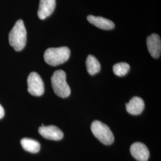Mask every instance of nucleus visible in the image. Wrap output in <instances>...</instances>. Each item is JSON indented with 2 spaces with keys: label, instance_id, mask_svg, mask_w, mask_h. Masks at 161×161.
<instances>
[{
  "label": "nucleus",
  "instance_id": "nucleus-14",
  "mask_svg": "<svg viewBox=\"0 0 161 161\" xmlns=\"http://www.w3.org/2000/svg\"><path fill=\"white\" fill-rule=\"evenodd\" d=\"M130 69V66L127 63L121 62L115 64L113 66V71L115 75L118 76H123L127 75Z\"/></svg>",
  "mask_w": 161,
  "mask_h": 161
},
{
  "label": "nucleus",
  "instance_id": "nucleus-6",
  "mask_svg": "<svg viewBox=\"0 0 161 161\" xmlns=\"http://www.w3.org/2000/svg\"><path fill=\"white\" fill-rule=\"evenodd\" d=\"M38 131L44 138L48 140L57 141L64 137V132L59 128L54 125L42 126L39 128Z\"/></svg>",
  "mask_w": 161,
  "mask_h": 161
},
{
  "label": "nucleus",
  "instance_id": "nucleus-1",
  "mask_svg": "<svg viewBox=\"0 0 161 161\" xmlns=\"http://www.w3.org/2000/svg\"><path fill=\"white\" fill-rule=\"evenodd\" d=\"M9 43L13 48L20 52L22 50L26 43V30L22 20H18L10 32Z\"/></svg>",
  "mask_w": 161,
  "mask_h": 161
},
{
  "label": "nucleus",
  "instance_id": "nucleus-3",
  "mask_svg": "<svg viewBox=\"0 0 161 161\" xmlns=\"http://www.w3.org/2000/svg\"><path fill=\"white\" fill-rule=\"evenodd\" d=\"M51 80L53 89L58 97H68L70 94V88L66 82V74L64 70H58L55 71Z\"/></svg>",
  "mask_w": 161,
  "mask_h": 161
},
{
  "label": "nucleus",
  "instance_id": "nucleus-7",
  "mask_svg": "<svg viewBox=\"0 0 161 161\" xmlns=\"http://www.w3.org/2000/svg\"><path fill=\"white\" fill-rule=\"evenodd\" d=\"M147 46L152 57L159 58L161 56V41L158 35L153 34L147 38Z\"/></svg>",
  "mask_w": 161,
  "mask_h": 161
},
{
  "label": "nucleus",
  "instance_id": "nucleus-5",
  "mask_svg": "<svg viewBox=\"0 0 161 161\" xmlns=\"http://www.w3.org/2000/svg\"><path fill=\"white\" fill-rule=\"evenodd\" d=\"M28 92L34 96H41L44 92V84L40 75L35 72H31L28 78Z\"/></svg>",
  "mask_w": 161,
  "mask_h": 161
},
{
  "label": "nucleus",
  "instance_id": "nucleus-11",
  "mask_svg": "<svg viewBox=\"0 0 161 161\" xmlns=\"http://www.w3.org/2000/svg\"><path fill=\"white\" fill-rule=\"evenodd\" d=\"M144 108V103L142 98L134 97L128 103L126 104L127 112L133 115L140 114Z\"/></svg>",
  "mask_w": 161,
  "mask_h": 161
},
{
  "label": "nucleus",
  "instance_id": "nucleus-8",
  "mask_svg": "<svg viewBox=\"0 0 161 161\" xmlns=\"http://www.w3.org/2000/svg\"><path fill=\"white\" fill-rule=\"evenodd\" d=\"M130 152L132 156L138 161H147L150 156L149 150L145 144L137 142L131 145Z\"/></svg>",
  "mask_w": 161,
  "mask_h": 161
},
{
  "label": "nucleus",
  "instance_id": "nucleus-2",
  "mask_svg": "<svg viewBox=\"0 0 161 161\" xmlns=\"http://www.w3.org/2000/svg\"><path fill=\"white\" fill-rule=\"evenodd\" d=\"M70 50L67 47L50 48L44 53V58L47 64L56 66L66 62L70 57Z\"/></svg>",
  "mask_w": 161,
  "mask_h": 161
},
{
  "label": "nucleus",
  "instance_id": "nucleus-4",
  "mask_svg": "<svg viewBox=\"0 0 161 161\" xmlns=\"http://www.w3.org/2000/svg\"><path fill=\"white\" fill-rule=\"evenodd\" d=\"M92 131L94 136L103 144L110 145L114 142V136L109 127L99 121H94L92 124Z\"/></svg>",
  "mask_w": 161,
  "mask_h": 161
},
{
  "label": "nucleus",
  "instance_id": "nucleus-12",
  "mask_svg": "<svg viewBox=\"0 0 161 161\" xmlns=\"http://www.w3.org/2000/svg\"><path fill=\"white\" fill-rule=\"evenodd\" d=\"M20 143L24 150L32 153H38L40 150V143L38 141L32 138H22L21 140Z\"/></svg>",
  "mask_w": 161,
  "mask_h": 161
},
{
  "label": "nucleus",
  "instance_id": "nucleus-13",
  "mask_svg": "<svg viewBox=\"0 0 161 161\" xmlns=\"http://www.w3.org/2000/svg\"><path fill=\"white\" fill-rule=\"evenodd\" d=\"M87 71L90 75H94L100 72L101 66L97 59L92 55H89L86 60Z\"/></svg>",
  "mask_w": 161,
  "mask_h": 161
},
{
  "label": "nucleus",
  "instance_id": "nucleus-9",
  "mask_svg": "<svg viewBox=\"0 0 161 161\" xmlns=\"http://www.w3.org/2000/svg\"><path fill=\"white\" fill-rule=\"evenodd\" d=\"M56 0H40L38 11V17L44 20L50 16L56 7Z\"/></svg>",
  "mask_w": 161,
  "mask_h": 161
},
{
  "label": "nucleus",
  "instance_id": "nucleus-10",
  "mask_svg": "<svg viewBox=\"0 0 161 161\" xmlns=\"http://www.w3.org/2000/svg\"><path fill=\"white\" fill-rule=\"evenodd\" d=\"M88 21L100 29L111 30L115 28L114 23L108 19L100 16L89 15L87 17Z\"/></svg>",
  "mask_w": 161,
  "mask_h": 161
},
{
  "label": "nucleus",
  "instance_id": "nucleus-15",
  "mask_svg": "<svg viewBox=\"0 0 161 161\" xmlns=\"http://www.w3.org/2000/svg\"><path fill=\"white\" fill-rule=\"evenodd\" d=\"M4 116V109L3 106L0 104V119L3 118Z\"/></svg>",
  "mask_w": 161,
  "mask_h": 161
}]
</instances>
